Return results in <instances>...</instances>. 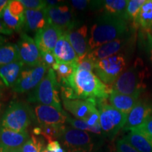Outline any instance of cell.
Masks as SVG:
<instances>
[{"label":"cell","instance_id":"6da1fadb","mask_svg":"<svg viewBox=\"0 0 152 152\" xmlns=\"http://www.w3.org/2000/svg\"><path fill=\"white\" fill-rule=\"evenodd\" d=\"M59 85L61 97L68 99H92L98 102L109 98L112 90L93 72L83 70H75L69 79Z\"/></svg>","mask_w":152,"mask_h":152},{"label":"cell","instance_id":"7a4b0ae2","mask_svg":"<svg viewBox=\"0 0 152 152\" xmlns=\"http://www.w3.org/2000/svg\"><path fill=\"white\" fill-rule=\"evenodd\" d=\"M128 30L125 18L103 14L96 19L90 29L89 51L123 37Z\"/></svg>","mask_w":152,"mask_h":152},{"label":"cell","instance_id":"3957f363","mask_svg":"<svg viewBox=\"0 0 152 152\" xmlns=\"http://www.w3.org/2000/svg\"><path fill=\"white\" fill-rule=\"evenodd\" d=\"M59 90L60 85L56 73L50 68L40 83L28 94V101L30 103L54 106L60 111H64L61 104Z\"/></svg>","mask_w":152,"mask_h":152},{"label":"cell","instance_id":"277c9868","mask_svg":"<svg viewBox=\"0 0 152 152\" xmlns=\"http://www.w3.org/2000/svg\"><path fill=\"white\" fill-rule=\"evenodd\" d=\"M30 108L23 102H12L6 108L0 121V128L16 132H26L31 123Z\"/></svg>","mask_w":152,"mask_h":152},{"label":"cell","instance_id":"5b68a950","mask_svg":"<svg viewBox=\"0 0 152 152\" xmlns=\"http://www.w3.org/2000/svg\"><path fill=\"white\" fill-rule=\"evenodd\" d=\"M96 107L99 112V123L102 134L109 140H112L124 128L128 115L106 104L104 100L98 102Z\"/></svg>","mask_w":152,"mask_h":152},{"label":"cell","instance_id":"8992f818","mask_svg":"<svg viewBox=\"0 0 152 152\" xmlns=\"http://www.w3.org/2000/svg\"><path fill=\"white\" fill-rule=\"evenodd\" d=\"M145 71L137 66L125 71L118 77L112 87V90L125 95L137 96L146 89Z\"/></svg>","mask_w":152,"mask_h":152},{"label":"cell","instance_id":"52a82bcc","mask_svg":"<svg viewBox=\"0 0 152 152\" xmlns=\"http://www.w3.org/2000/svg\"><path fill=\"white\" fill-rule=\"evenodd\" d=\"M66 152H92L96 143L89 132L65 126L59 139Z\"/></svg>","mask_w":152,"mask_h":152},{"label":"cell","instance_id":"ba28073f","mask_svg":"<svg viewBox=\"0 0 152 152\" xmlns=\"http://www.w3.org/2000/svg\"><path fill=\"white\" fill-rule=\"evenodd\" d=\"M126 65L125 56L119 53L96 62L94 71L104 84L112 85L125 71Z\"/></svg>","mask_w":152,"mask_h":152},{"label":"cell","instance_id":"9c48e42d","mask_svg":"<svg viewBox=\"0 0 152 152\" xmlns=\"http://www.w3.org/2000/svg\"><path fill=\"white\" fill-rule=\"evenodd\" d=\"M49 68L42 61L34 66H25L12 88L16 93H24L33 90L42 80Z\"/></svg>","mask_w":152,"mask_h":152},{"label":"cell","instance_id":"30bf717a","mask_svg":"<svg viewBox=\"0 0 152 152\" xmlns=\"http://www.w3.org/2000/svg\"><path fill=\"white\" fill-rule=\"evenodd\" d=\"M47 22L57 26L64 33H66L77 23L74 18L71 7L63 3L54 7H47L45 9Z\"/></svg>","mask_w":152,"mask_h":152},{"label":"cell","instance_id":"8fae6325","mask_svg":"<svg viewBox=\"0 0 152 152\" xmlns=\"http://www.w3.org/2000/svg\"><path fill=\"white\" fill-rule=\"evenodd\" d=\"M20 60L26 66H34L42 61L39 50L35 40L25 33L20 34L16 44Z\"/></svg>","mask_w":152,"mask_h":152},{"label":"cell","instance_id":"7c38bea8","mask_svg":"<svg viewBox=\"0 0 152 152\" xmlns=\"http://www.w3.org/2000/svg\"><path fill=\"white\" fill-rule=\"evenodd\" d=\"M64 33L59 28L48 23L45 28L35 33L34 40L39 52H53L57 42Z\"/></svg>","mask_w":152,"mask_h":152},{"label":"cell","instance_id":"4fadbf2b","mask_svg":"<svg viewBox=\"0 0 152 152\" xmlns=\"http://www.w3.org/2000/svg\"><path fill=\"white\" fill-rule=\"evenodd\" d=\"M62 98L63 105L76 119L86 121L94 112L97 111V102L92 99H68Z\"/></svg>","mask_w":152,"mask_h":152},{"label":"cell","instance_id":"5bb4252c","mask_svg":"<svg viewBox=\"0 0 152 152\" xmlns=\"http://www.w3.org/2000/svg\"><path fill=\"white\" fill-rule=\"evenodd\" d=\"M34 114L38 123L42 125H64L68 119L65 111H60L54 106L37 104L34 107Z\"/></svg>","mask_w":152,"mask_h":152},{"label":"cell","instance_id":"9a60e30c","mask_svg":"<svg viewBox=\"0 0 152 152\" xmlns=\"http://www.w3.org/2000/svg\"><path fill=\"white\" fill-rule=\"evenodd\" d=\"M66 33L78 58L86 56L90 52L88 28L86 25L79 26L77 23Z\"/></svg>","mask_w":152,"mask_h":152},{"label":"cell","instance_id":"2e32d148","mask_svg":"<svg viewBox=\"0 0 152 152\" xmlns=\"http://www.w3.org/2000/svg\"><path fill=\"white\" fill-rule=\"evenodd\" d=\"M152 114V104L145 101L139 100L134 108L128 113L123 130H132L142 126Z\"/></svg>","mask_w":152,"mask_h":152},{"label":"cell","instance_id":"e0dca14e","mask_svg":"<svg viewBox=\"0 0 152 152\" xmlns=\"http://www.w3.org/2000/svg\"><path fill=\"white\" fill-rule=\"evenodd\" d=\"M30 140L27 131L16 132L9 129L0 128V146L6 151L20 149Z\"/></svg>","mask_w":152,"mask_h":152},{"label":"cell","instance_id":"ac0fdd59","mask_svg":"<svg viewBox=\"0 0 152 152\" xmlns=\"http://www.w3.org/2000/svg\"><path fill=\"white\" fill-rule=\"evenodd\" d=\"M126 43L127 39L125 37H121L94 49V50L89 52L87 56L96 64V62L101 60L113 56V55L119 54V52L125 46Z\"/></svg>","mask_w":152,"mask_h":152},{"label":"cell","instance_id":"d6986e66","mask_svg":"<svg viewBox=\"0 0 152 152\" xmlns=\"http://www.w3.org/2000/svg\"><path fill=\"white\" fill-rule=\"evenodd\" d=\"M54 53L56 61L65 63H76L78 56L70 43L66 33H64L57 42Z\"/></svg>","mask_w":152,"mask_h":152},{"label":"cell","instance_id":"ffe728a7","mask_svg":"<svg viewBox=\"0 0 152 152\" xmlns=\"http://www.w3.org/2000/svg\"><path fill=\"white\" fill-rule=\"evenodd\" d=\"M24 30L27 32L37 33L48 23L45 9L30 10L26 9L24 12Z\"/></svg>","mask_w":152,"mask_h":152},{"label":"cell","instance_id":"44dd1931","mask_svg":"<svg viewBox=\"0 0 152 152\" xmlns=\"http://www.w3.org/2000/svg\"><path fill=\"white\" fill-rule=\"evenodd\" d=\"M109 100L112 106L127 115L130 113L139 101V96L125 95L111 90Z\"/></svg>","mask_w":152,"mask_h":152},{"label":"cell","instance_id":"7402d4cb","mask_svg":"<svg viewBox=\"0 0 152 152\" xmlns=\"http://www.w3.org/2000/svg\"><path fill=\"white\" fill-rule=\"evenodd\" d=\"M25 66L23 63L19 60L0 67V80L5 87L14 86Z\"/></svg>","mask_w":152,"mask_h":152},{"label":"cell","instance_id":"603a6c76","mask_svg":"<svg viewBox=\"0 0 152 152\" xmlns=\"http://www.w3.org/2000/svg\"><path fill=\"white\" fill-rule=\"evenodd\" d=\"M123 139L139 152H152V140L139 130H130Z\"/></svg>","mask_w":152,"mask_h":152},{"label":"cell","instance_id":"cb8c5ba5","mask_svg":"<svg viewBox=\"0 0 152 152\" xmlns=\"http://www.w3.org/2000/svg\"><path fill=\"white\" fill-rule=\"evenodd\" d=\"M128 2L126 0H106L100 1V5L102 6L104 14L125 18Z\"/></svg>","mask_w":152,"mask_h":152},{"label":"cell","instance_id":"d4e9b609","mask_svg":"<svg viewBox=\"0 0 152 152\" xmlns=\"http://www.w3.org/2000/svg\"><path fill=\"white\" fill-rule=\"evenodd\" d=\"M20 60L16 45L7 43L0 46V67Z\"/></svg>","mask_w":152,"mask_h":152},{"label":"cell","instance_id":"484cf974","mask_svg":"<svg viewBox=\"0 0 152 152\" xmlns=\"http://www.w3.org/2000/svg\"><path fill=\"white\" fill-rule=\"evenodd\" d=\"M134 23L144 29H152V0H146L140 9Z\"/></svg>","mask_w":152,"mask_h":152},{"label":"cell","instance_id":"4316f807","mask_svg":"<svg viewBox=\"0 0 152 152\" xmlns=\"http://www.w3.org/2000/svg\"><path fill=\"white\" fill-rule=\"evenodd\" d=\"M52 68L56 73L58 83L67 80L71 77L76 69V63H65L56 61Z\"/></svg>","mask_w":152,"mask_h":152},{"label":"cell","instance_id":"83f0119b","mask_svg":"<svg viewBox=\"0 0 152 152\" xmlns=\"http://www.w3.org/2000/svg\"><path fill=\"white\" fill-rule=\"evenodd\" d=\"M2 21L7 28L16 32H20L24 28L25 16H16L9 12L8 8L5 9L2 16Z\"/></svg>","mask_w":152,"mask_h":152},{"label":"cell","instance_id":"f1b7e54d","mask_svg":"<svg viewBox=\"0 0 152 152\" xmlns=\"http://www.w3.org/2000/svg\"><path fill=\"white\" fill-rule=\"evenodd\" d=\"M41 135L49 142L59 139L62 135L65 125H40Z\"/></svg>","mask_w":152,"mask_h":152},{"label":"cell","instance_id":"f546056e","mask_svg":"<svg viewBox=\"0 0 152 152\" xmlns=\"http://www.w3.org/2000/svg\"><path fill=\"white\" fill-rule=\"evenodd\" d=\"M66 123H68V124L71 125L72 128H73L78 129V130L85 131V132H90L93 134H96V135L103 134H102V128H101L100 125L95 127H91L90 125H87L84 121H83V120L72 118L69 116L68 117Z\"/></svg>","mask_w":152,"mask_h":152},{"label":"cell","instance_id":"4dcf8cb0","mask_svg":"<svg viewBox=\"0 0 152 152\" xmlns=\"http://www.w3.org/2000/svg\"><path fill=\"white\" fill-rule=\"evenodd\" d=\"M146 0H130L128 1V5L125 11V20H130L135 23L137 18L140 9L145 2Z\"/></svg>","mask_w":152,"mask_h":152},{"label":"cell","instance_id":"1f68e13d","mask_svg":"<svg viewBox=\"0 0 152 152\" xmlns=\"http://www.w3.org/2000/svg\"><path fill=\"white\" fill-rule=\"evenodd\" d=\"M94 66L95 63L91 60L87 54L86 56L78 58L76 62L75 70H83V71L93 72L94 70Z\"/></svg>","mask_w":152,"mask_h":152},{"label":"cell","instance_id":"d6a6232c","mask_svg":"<svg viewBox=\"0 0 152 152\" xmlns=\"http://www.w3.org/2000/svg\"><path fill=\"white\" fill-rule=\"evenodd\" d=\"M9 12L16 16H24L25 7L20 0H11L7 6Z\"/></svg>","mask_w":152,"mask_h":152},{"label":"cell","instance_id":"836d02e7","mask_svg":"<svg viewBox=\"0 0 152 152\" xmlns=\"http://www.w3.org/2000/svg\"><path fill=\"white\" fill-rule=\"evenodd\" d=\"M26 9L42 10L47 8L46 1L42 0H20Z\"/></svg>","mask_w":152,"mask_h":152},{"label":"cell","instance_id":"e575fe53","mask_svg":"<svg viewBox=\"0 0 152 152\" xmlns=\"http://www.w3.org/2000/svg\"><path fill=\"white\" fill-rule=\"evenodd\" d=\"M115 152H139L123 139L118 140L115 144Z\"/></svg>","mask_w":152,"mask_h":152},{"label":"cell","instance_id":"d590c367","mask_svg":"<svg viewBox=\"0 0 152 152\" xmlns=\"http://www.w3.org/2000/svg\"><path fill=\"white\" fill-rule=\"evenodd\" d=\"M41 59L49 68H52L56 63V58L52 52H39Z\"/></svg>","mask_w":152,"mask_h":152},{"label":"cell","instance_id":"8d00e7d4","mask_svg":"<svg viewBox=\"0 0 152 152\" xmlns=\"http://www.w3.org/2000/svg\"><path fill=\"white\" fill-rule=\"evenodd\" d=\"M137 130L141 131L142 132L144 133L146 135L152 140V114L147 121L144 123L142 126L139 127L137 128H135ZM134 130V129H133Z\"/></svg>","mask_w":152,"mask_h":152},{"label":"cell","instance_id":"74e56055","mask_svg":"<svg viewBox=\"0 0 152 152\" xmlns=\"http://www.w3.org/2000/svg\"><path fill=\"white\" fill-rule=\"evenodd\" d=\"M92 1L87 0H72L71 4L74 9L79 11H84L88 8L90 5H92Z\"/></svg>","mask_w":152,"mask_h":152},{"label":"cell","instance_id":"f35d334b","mask_svg":"<svg viewBox=\"0 0 152 152\" xmlns=\"http://www.w3.org/2000/svg\"><path fill=\"white\" fill-rule=\"evenodd\" d=\"M47 149L51 152H66V150L63 148L59 142L56 140L48 142Z\"/></svg>","mask_w":152,"mask_h":152},{"label":"cell","instance_id":"ab89813d","mask_svg":"<svg viewBox=\"0 0 152 152\" xmlns=\"http://www.w3.org/2000/svg\"><path fill=\"white\" fill-rule=\"evenodd\" d=\"M22 152H39L37 147H35V144H33L31 139H30L26 144L23 146L21 148Z\"/></svg>","mask_w":152,"mask_h":152},{"label":"cell","instance_id":"60d3db41","mask_svg":"<svg viewBox=\"0 0 152 152\" xmlns=\"http://www.w3.org/2000/svg\"><path fill=\"white\" fill-rule=\"evenodd\" d=\"M13 33H14V31L9 29V28H7V26H6L4 23L0 19V34L6 35H12Z\"/></svg>","mask_w":152,"mask_h":152},{"label":"cell","instance_id":"b9f144b4","mask_svg":"<svg viewBox=\"0 0 152 152\" xmlns=\"http://www.w3.org/2000/svg\"><path fill=\"white\" fill-rule=\"evenodd\" d=\"M147 47L148 54H149V59L152 63V35L149 33H147Z\"/></svg>","mask_w":152,"mask_h":152},{"label":"cell","instance_id":"7bdbcfd3","mask_svg":"<svg viewBox=\"0 0 152 152\" xmlns=\"http://www.w3.org/2000/svg\"><path fill=\"white\" fill-rule=\"evenodd\" d=\"M9 1L8 0H0V19L2 18V16L5 9L8 6Z\"/></svg>","mask_w":152,"mask_h":152},{"label":"cell","instance_id":"ee69618b","mask_svg":"<svg viewBox=\"0 0 152 152\" xmlns=\"http://www.w3.org/2000/svg\"><path fill=\"white\" fill-rule=\"evenodd\" d=\"M61 2H64V1H59V0H56V1H52V0H47L46 1L47 7H57V6L61 4Z\"/></svg>","mask_w":152,"mask_h":152},{"label":"cell","instance_id":"f6af8a7d","mask_svg":"<svg viewBox=\"0 0 152 152\" xmlns=\"http://www.w3.org/2000/svg\"><path fill=\"white\" fill-rule=\"evenodd\" d=\"M5 110V104L3 102H0V121H1V117H2V115L4 112Z\"/></svg>","mask_w":152,"mask_h":152},{"label":"cell","instance_id":"bcb514c9","mask_svg":"<svg viewBox=\"0 0 152 152\" xmlns=\"http://www.w3.org/2000/svg\"><path fill=\"white\" fill-rule=\"evenodd\" d=\"M6 41H7V39H6L4 37H3V36L0 35V46L4 45V44H5Z\"/></svg>","mask_w":152,"mask_h":152},{"label":"cell","instance_id":"7dc6e473","mask_svg":"<svg viewBox=\"0 0 152 152\" xmlns=\"http://www.w3.org/2000/svg\"><path fill=\"white\" fill-rule=\"evenodd\" d=\"M6 152H22V150L21 149H14V150H10V151H6Z\"/></svg>","mask_w":152,"mask_h":152},{"label":"cell","instance_id":"c3c4849f","mask_svg":"<svg viewBox=\"0 0 152 152\" xmlns=\"http://www.w3.org/2000/svg\"><path fill=\"white\" fill-rule=\"evenodd\" d=\"M4 87H5L4 85V83L1 82V80H0V90H3Z\"/></svg>","mask_w":152,"mask_h":152},{"label":"cell","instance_id":"681fc988","mask_svg":"<svg viewBox=\"0 0 152 152\" xmlns=\"http://www.w3.org/2000/svg\"><path fill=\"white\" fill-rule=\"evenodd\" d=\"M3 95H4V93H3L2 90H0V100L3 98Z\"/></svg>","mask_w":152,"mask_h":152},{"label":"cell","instance_id":"f907efd6","mask_svg":"<svg viewBox=\"0 0 152 152\" xmlns=\"http://www.w3.org/2000/svg\"><path fill=\"white\" fill-rule=\"evenodd\" d=\"M0 152H6V150L4 148H3L1 146H0Z\"/></svg>","mask_w":152,"mask_h":152},{"label":"cell","instance_id":"816d5d0a","mask_svg":"<svg viewBox=\"0 0 152 152\" xmlns=\"http://www.w3.org/2000/svg\"><path fill=\"white\" fill-rule=\"evenodd\" d=\"M42 152H51V151H49V150L47 149V147H46V148H45V149H44L42 151Z\"/></svg>","mask_w":152,"mask_h":152},{"label":"cell","instance_id":"f5cc1de1","mask_svg":"<svg viewBox=\"0 0 152 152\" xmlns=\"http://www.w3.org/2000/svg\"><path fill=\"white\" fill-rule=\"evenodd\" d=\"M92 152H94V151H92Z\"/></svg>","mask_w":152,"mask_h":152}]
</instances>
